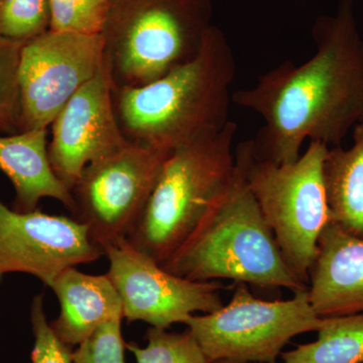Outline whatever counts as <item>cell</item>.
<instances>
[{
	"label": "cell",
	"mask_w": 363,
	"mask_h": 363,
	"mask_svg": "<svg viewBox=\"0 0 363 363\" xmlns=\"http://www.w3.org/2000/svg\"><path fill=\"white\" fill-rule=\"evenodd\" d=\"M330 147L309 142L297 161L260 159L252 142L240 143L235 162L274 234L286 266L308 286L324 229L330 223L324 164Z\"/></svg>",
	"instance_id": "8992f818"
},
{
	"label": "cell",
	"mask_w": 363,
	"mask_h": 363,
	"mask_svg": "<svg viewBox=\"0 0 363 363\" xmlns=\"http://www.w3.org/2000/svg\"><path fill=\"white\" fill-rule=\"evenodd\" d=\"M316 51L304 63L286 61L252 87L233 93V102L264 121L252 142L257 157L274 164L297 161L306 140L340 147L363 123V40L355 0L313 28Z\"/></svg>",
	"instance_id": "6da1fadb"
},
{
	"label": "cell",
	"mask_w": 363,
	"mask_h": 363,
	"mask_svg": "<svg viewBox=\"0 0 363 363\" xmlns=\"http://www.w3.org/2000/svg\"><path fill=\"white\" fill-rule=\"evenodd\" d=\"M212 363H233V362H223V360H220V362H215Z\"/></svg>",
	"instance_id": "cb8c5ba5"
},
{
	"label": "cell",
	"mask_w": 363,
	"mask_h": 363,
	"mask_svg": "<svg viewBox=\"0 0 363 363\" xmlns=\"http://www.w3.org/2000/svg\"><path fill=\"white\" fill-rule=\"evenodd\" d=\"M114 90L104 57L96 76L74 94L51 124L50 162L71 192L86 167L121 152L130 143L117 119Z\"/></svg>",
	"instance_id": "8fae6325"
},
{
	"label": "cell",
	"mask_w": 363,
	"mask_h": 363,
	"mask_svg": "<svg viewBox=\"0 0 363 363\" xmlns=\"http://www.w3.org/2000/svg\"><path fill=\"white\" fill-rule=\"evenodd\" d=\"M289 300L255 297L245 284H238L230 302L220 309L192 315L185 325L208 362L277 363L291 339L319 331L324 318L318 316L308 289Z\"/></svg>",
	"instance_id": "52a82bcc"
},
{
	"label": "cell",
	"mask_w": 363,
	"mask_h": 363,
	"mask_svg": "<svg viewBox=\"0 0 363 363\" xmlns=\"http://www.w3.org/2000/svg\"><path fill=\"white\" fill-rule=\"evenodd\" d=\"M109 0H50L51 30L101 33Z\"/></svg>",
	"instance_id": "44dd1931"
},
{
	"label": "cell",
	"mask_w": 363,
	"mask_h": 363,
	"mask_svg": "<svg viewBox=\"0 0 363 363\" xmlns=\"http://www.w3.org/2000/svg\"><path fill=\"white\" fill-rule=\"evenodd\" d=\"M212 0H109L101 35L116 89L142 87L194 59Z\"/></svg>",
	"instance_id": "5b68a950"
},
{
	"label": "cell",
	"mask_w": 363,
	"mask_h": 363,
	"mask_svg": "<svg viewBox=\"0 0 363 363\" xmlns=\"http://www.w3.org/2000/svg\"><path fill=\"white\" fill-rule=\"evenodd\" d=\"M162 267L191 281L231 279L293 293L308 289L286 266L236 162L223 194Z\"/></svg>",
	"instance_id": "3957f363"
},
{
	"label": "cell",
	"mask_w": 363,
	"mask_h": 363,
	"mask_svg": "<svg viewBox=\"0 0 363 363\" xmlns=\"http://www.w3.org/2000/svg\"><path fill=\"white\" fill-rule=\"evenodd\" d=\"M23 45L0 37V133H20L18 71Z\"/></svg>",
	"instance_id": "ffe728a7"
},
{
	"label": "cell",
	"mask_w": 363,
	"mask_h": 363,
	"mask_svg": "<svg viewBox=\"0 0 363 363\" xmlns=\"http://www.w3.org/2000/svg\"><path fill=\"white\" fill-rule=\"evenodd\" d=\"M61 311L50 322L52 330L71 347L90 337L100 325L123 316V303L106 274H88L72 267L60 272L51 286Z\"/></svg>",
	"instance_id": "5bb4252c"
},
{
	"label": "cell",
	"mask_w": 363,
	"mask_h": 363,
	"mask_svg": "<svg viewBox=\"0 0 363 363\" xmlns=\"http://www.w3.org/2000/svg\"><path fill=\"white\" fill-rule=\"evenodd\" d=\"M123 316L111 318L79 344L73 351V363H126L121 323Z\"/></svg>",
	"instance_id": "7402d4cb"
},
{
	"label": "cell",
	"mask_w": 363,
	"mask_h": 363,
	"mask_svg": "<svg viewBox=\"0 0 363 363\" xmlns=\"http://www.w3.org/2000/svg\"><path fill=\"white\" fill-rule=\"evenodd\" d=\"M109 262L107 276L123 303V319L143 321L159 329L183 323L196 313L220 309L221 285L172 274L124 238L104 250Z\"/></svg>",
	"instance_id": "30bf717a"
},
{
	"label": "cell",
	"mask_w": 363,
	"mask_h": 363,
	"mask_svg": "<svg viewBox=\"0 0 363 363\" xmlns=\"http://www.w3.org/2000/svg\"><path fill=\"white\" fill-rule=\"evenodd\" d=\"M330 223L363 238V123L352 130L347 149H329L324 164Z\"/></svg>",
	"instance_id": "2e32d148"
},
{
	"label": "cell",
	"mask_w": 363,
	"mask_h": 363,
	"mask_svg": "<svg viewBox=\"0 0 363 363\" xmlns=\"http://www.w3.org/2000/svg\"><path fill=\"white\" fill-rule=\"evenodd\" d=\"M236 62L212 26L194 59L142 87L114 90L121 130L131 143L173 150L230 123Z\"/></svg>",
	"instance_id": "7a4b0ae2"
},
{
	"label": "cell",
	"mask_w": 363,
	"mask_h": 363,
	"mask_svg": "<svg viewBox=\"0 0 363 363\" xmlns=\"http://www.w3.org/2000/svg\"><path fill=\"white\" fill-rule=\"evenodd\" d=\"M308 294L318 316L363 313V238L329 223L320 238Z\"/></svg>",
	"instance_id": "4fadbf2b"
},
{
	"label": "cell",
	"mask_w": 363,
	"mask_h": 363,
	"mask_svg": "<svg viewBox=\"0 0 363 363\" xmlns=\"http://www.w3.org/2000/svg\"><path fill=\"white\" fill-rule=\"evenodd\" d=\"M48 130L0 136V171L16 190L14 210L32 212L44 198L58 200L72 212L75 199L55 174L48 152Z\"/></svg>",
	"instance_id": "9a60e30c"
},
{
	"label": "cell",
	"mask_w": 363,
	"mask_h": 363,
	"mask_svg": "<svg viewBox=\"0 0 363 363\" xmlns=\"http://www.w3.org/2000/svg\"><path fill=\"white\" fill-rule=\"evenodd\" d=\"M281 357L284 363H363V313L325 317L316 341Z\"/></svg>",
	"instance_id": "e0dca14e"
},
{
	"label": "cell",
	"mask_w": 363,
	"mask_h": 363,
	"mask_svg": "<svg viewBox=\"0 0 363 363\" xmlns=\"http://www.w3.org/2000/svg\"><path fill=\"white\" fill-rule=\"evenodd\" d=\"M104 64L100 33L48 30L21 50V131L48 130L67 102Z\"/></svg>",
	"instance_id": "9c48e42d"
},
{
	"label": "cell",
	"mask_w": 363,
	"mask_h": 363,
	"mask_svg": "<svg viewBox=\"0 0 363 363\" xmlns=\"http://www.w3.org/2000/svg\"><path fill=\"white\" fill-rule=\"evenodd\" d=\"M35 343L30 363H73V347L63 342L52 330L44 310V294L33 298L30 311Z\"/></svg>",
	"instance_id": "603a6c76"
},
{
	"label": "cell",
	"mask_w": 363,
	"mask_h": 363,
	"mask_svg": "<svg viewBox=\"0 0 363 363\" xmlns=\"http://www.w3.org/2000/svg\"><path fill=\"white\" fill-rule=\"evenodd\" d=\"M145 337V347L133 342L126 344L136 363H209L189 330L176 333L150 327Z\"/></svg>",
	"instance_id": "ac0fdd59"
},
{
	"label": "cell",
	"mask_w": 363,
	"mask_h": 363,
	"mask_svg": "<svg viewBox=\"0 0 363 363\" xmlns=\"http://www.w3.org/2000/svg\"><path fill=\"white\" fill-rule=\"evenodd\" d=\"M171 152L130 143L121 152L86 167L72 190L73 213L102 250L128 238Z\"/></svg>",
	"instance_id": "ba28073f"
},
{
	"label": "cell",
	"mask_w": 363,
	"mask_h": 363,
	"mask_svg": "<svg viewBox=\"0 0 363 363\" xmlns=\"http://www.w3.org/2000/svg\"><path fill=\"white\" fill-rule=\"evenodd\" d=\"M236 131L230 121L172 150L126 238L131 245L162 264L188 240L233 180Z\"/></svg>",
	"instance_id": "277c9868"
},
{
	"label": "cell",
	"mask_w": 363,
	"mask_h": 363,
	"mask_svg": "<svg viewBox=\"0 0 363 363\" xmlns=\"http://www.w3.org/2000/svg\"><path fill=\"white\" fill-rule=\"evenodd\" d=\"M104 250L75 218L20 212L0 200V281L14 272L30 274L50 286L68 267L95 262Z\"/></svg>",
	"instance_id": "7c38bea8"
},
{
	"label": "cell",
	"mask_w": 363,
	"mask_h": 363,
	"mask_svg": "<svg viewBox=\"0 0 363 363\" xmlns=\"http://www.w3.org/2000/svg\"><path fill=\"white\" fill-rule=\"evenodd\" d=\"M50 28V0H0V37L26 44Z\"/></svg>",
	"instance_id": "d6986e66"
}]
</instances>
